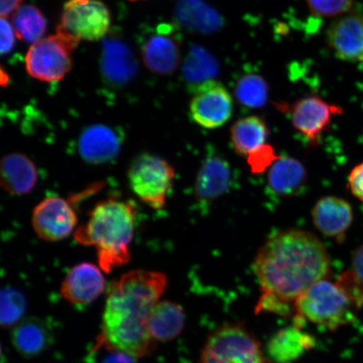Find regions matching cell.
<instances>
[{"label":"cell","mask_w":363,"mask_h":363,"mask_svg":"<svg viewBox=\"0 0 363 363\" xmlns=\"http://www.w3.org/2000/svg\"><path fill=\"white\" fill-rule=\"evenodd\" d=\"M253 269L260 284L257 314L294 316L301 295L313 284L329 279L330 260L320 240L307 230L278 231L257 253Z\"/></svg>","instance_id":"cell-1"},{"label":"cell","mask_w":363,"mask_h":363,"mask_svg":"<svg viewBox=\"0 0 363 363\" xmlns=\"http://www.w3.org/2000/svg\"><path fill=\"white\" fill-rule=\"evenodd\" d=\"M167 285L162 272L143 269L126 272L113 281L108 289L98 340L135 359L148 355L155 343L148 333V319Z\"/></svg>","instance_id":"cell-2"},{"label":"cell","mask_w":363,"mask_h":363,"mask_svg":"<svg viewBox=\"0 0 363 363\" xmlns=\"http://www.w3.org/2000/svg\"><path fill=\"white\" fill-rule=\"evenodd\" d=\"M135 221L133 204L104 199L95 204L87 222L75 230L74 238L84 246L96 248L99 267L108 274L129 262Z\"/></svg>","instance_id":"cell-3"},{"label":"cell","mask_w":363,"mask_h":363,"mask_svg":"<svg viewBox=\"0 0 363 363\" xmlns=\"http://www.w3.org/2000/svg\"><path fill=\"white\" fill-rule=\"evenodd\" d=\"M357 310L337 284L329 279L321 280L297 299L294 325L303 328L310 322L325 330H335L355 321Z\"/></svg>","instance_id":"cell-4"},{"label":"cell","mask_w":363,"mask_h":363,"mask_svg":"<svg viewBox=\"0 0 363 363\" xmlns=\"http://www.w3.org/2000/svg\"><path fill=\"white\" fill-rule=\"evenodd\" d=\"M199 363H270L261 344L242 323L220 326L208 335Z\"/></svg>","instance_id":"cell-5"},{"label":"cell","mask_w":363,"mask_h":363,"mask_svg":"<svg viewBox=\"0 0 363 363\" xmlns=\"http://www.w3.org/2000/svg\"><path fill=\"white\" fill-rule=\"evenodd\" d=\"M174 178V167L164 159L149 153L136 157L128 170L131 190L140 201L154 210L165 206Z\"/></svg>","instance_id":"cell-6"},{"label":"cell","mask_w":363,"mask_h":363,"mask_svg":"<svg viewBox=\"0 0 363 363\" xmlns=\"http://www.w3.org/2000/svg\"><path fill=\"white\" fill-rule=\"evenodd\" d=\"M79 40L57 30L31 45L26 58L28 74L44 82L60 81L70 71L71 55Z\"/></svg>","instance_id":"cell-7"},{"label":"cell","mask_w":363,"mask_h":363,"mask_svg":"<svg viewBox=\"0 0 363 363\" xmlns=\"http://www.w3.org/2000/svg\"><path fill=\"white\" fill-rule=\"evenodd\" d=\"M275 106L289 116L294 129L311 147L319 145L322 135L329 128L333 118L343 113L342 107L326 102L317 95H308L291 104L277 103Z\"/></svg>","instance_id":"cell-8"},{"label":"cell","mask_w":363,"mask_h":363,"mask_svg":"<svg viewBox=\"0 0 363 363\" xmlns=\"http://www.w3.org/2000/svg\"><path fill=\"white\" fill-rule=\"evenodd\" d=\"M193 91L190 116L199 126L206 129L220 128L233 117V96L220 82H204Z\"/></svg>","instance_id":"cell-9"},{"label":"cell","mask_w":363,"mask_h":363,"mask_svg":"<svg viewBox=\"0 0 363 363\" xmlns=\"http://www.w3.org/2000/svg\"><path fill=\"white\" fill-rule=\"evenodd\" d=\"M110 24V12L102 2L89 0L81 4L71 0L63 10L57 30L79 40H99L106 36Z\"/></svg>","instance_id":"cell-10"},{"label":"cell","mask_w":363,"mask_h":363,"mask_svg":"<svg viewBox=\"0 0 363 363\" xmlns=\"http://www.w3.org/2000/svg\"><path fill=\"white\" fill-rule=\"evenodd\" d=\"M31 223L40 239L54 242L69 237L78 219L70 202L58 196H49L35 207Z\"/></svg>","instance_id":"cell-11"},{"label":"cell","mask_w":363,"mask_h":363,"mask_svg":"<svg viewBox=\"0 0 363 363\" xmlns=\"http://www.w3.org/2000/svg\"><path fill=\"white\" fill-rule=\"evenodd\" d=\"M145 65L159 75L172 74L181 60L180 42L170 24L157 26L155 31L144 40L142 47Z\"/></svg>","instance_id":"cell-12"},{"label":"cell","mask_w":363,"mask_h":363,"mask_svg":"<svg viewBox=\"0 0 363 363\" xmlns=\"http://www.w3.org/2000/svg\"><path fill=\"white\" fill-rule=\"evenodd\" d=\"M328 43L335 57L344 62H363V13H345L331 23Z\"/></svg>","instance_id":"cell-13"},{"label":"cell","mask_w":363,"mask_h":363,"mask_svg":"<svg viewBox=\"0 0 363 363\" xmlns=\"http://www.w3.org/2000/svg\"><path fill=\"white\" fill-rule=\"evenodd\" d=\"M101 267L82 262L68 271L61 286V295L74 306H84L96 301L106 289Z\"/></svg>","instance_id":"cell-14"},{"label":"cell","mask_w":363,"mask_h":363,"mask_svg":"<svg viewBox=\"0 0 363 363\" xmlns=\"http://www.w3.org/2000/svg\"><path fill=\"white\" fill-rule=\"evenodd\" d=\"M138 72V63L128 44L115 35L104 39L101 72L108 84L121 87L133 81Z\"/></svg>","instance_id":"cell-15"},{"label":"cell","mask_w":363,"mask_h":363,"mask_svg":"<svg viewBox=\"0 0 363 363\" xmlns=\"http://www.w3.org/2000/svg\"><path fill=\"white\" fill-rule=\"evenodd\" d=\"M314 225L325 237L342 242L352 224L351 204L343 199L326 196L318 201L312 210Z\"/></svg>","instance_id":"cell-16"},{"label":"cell","mask_w":363,"mask_h":363,"mask_svg":"<svg viewBox=\"0 0 363 363\" xmlns=\"http://www.w3.org/2000/svg\"><path fill=\"white\" fill-rule=\"evenodd\" d=\"M230 182L229 162L219 155H208L195 179L194 196L201 203L213 202L228 191Z\"/></svg>","instance_id":"cell-17"},{"label":"cell","mask_w":363,"mask_h":363,"mask_svg":"<svg viewBox=\"0 0 363 363\" xmlns=\"http://www.w3.org/2000/svg\"><path fill=\"white\" fill-rule=\"evenodd\" d=\"M121 138L115 129L104 125H94L80 135L79 149L84 160L102 164L113 160L120 152Z\"/></svg>","instance_id":"cell-18"},{"label":"cell","mask_w":363,"mask_h":363,"mask_svg":"<svg viewBox=\"0 0 363 363\" xmlns=\"http://www.w3.org/2000/svg\"><path fill=\"white\" fill-rule=\"evenodd\" d=\"M315 339L301 328L293 325L272 335L266 350L274 363H294L315 347Z\"/></svg>","instance_id":"cell-19"},{"label":"cell","mask_w":363,"mask_h":363,"mask_svg":"<svg viewBox=\"0 0 363 363\" xmlns=\"http://www.w3.org/2000/svg\"><path fill=\"white\" fill-rule=\"evenodd\" d=\"M0 174L3 189L13 195L28 194L38 180L34 162L21 153L9 154L2 159Z\"/></svg>","instance_id":"cell-20"},{"label":"cell","mask_w":363,"mask_h":363,"mask_svg":"<svg viewBox=\"0 0 363 363\" xmlns=\"http://www.w3.org/2000/svg\"><path fill=\"white\" fill-rule=\"evenodd\" d=\"M11 338L13 347L22 356L34 357L51 346L53 333L48 322L38 318H28L13 328Z\"/></svg>","instance_id":"cell-21"},{"label":"cell","mask_w":363,"mask_h":363,"mask_svg":"<svg viewBox=\"0 0 363 363\" xmlns=\"http://www.w3.org/2000/svg\"><path fill=\"white\" fill-rule=\"evenodd\" d=\"M308 174L302 162L291 157H279L270 167L267 182L277 195L293 196L305 187Z\"/></svg>","instance_id":"cell-22"},{"label":"cell","mask_w":363,"mask_h":363,"mask_svg":"<svg viewBox=\"0 0 363 363\" xmlns=\"http://www.w3.org/2000/svg\"><path fill=\"white\" fill-rule=\"evenodd\" d=\"M185 315L183 308L171 301H160L150 315L147 330L154 342H169L184 330Z\"/></svg>","instance_id":"cell-23"},{"label":"cell","mask_w":363,"mask_h":363,"mask_svg":"<svg viewBox=\"0 0 363 363\" xmlns=\"http://www.w3.org/2000/svg\"><path fill=\"white\" fill-rule=\"evenodd\" d=\"M230 140L235 152L248 157L265 146L269 131L266 122L259 116H247L231 126Z\"/></svg>","instance_id":"cell-24"},{"label":"cell","mask_w":363,"mask_h":363,"mask_svg":"<svg viewBox=\"0 0 363 363\" xmlns=\"http://www.w3.org/2000/svg\"><path fill=\"white\" fill-rule=\"evenodd\" d=\"M234 93L240 106L259 108L269 101V86L260 74L248 72L238 80Z\"/></svg>","instance_id":"cell-25"},{"label":"cell","mask_w":363,"mask_h":363,"mask_svg":"<svg viewBox=\"0 0 363 363\" xmlns=\"http://www.w3.org/2000/svg\"><path fill=\"white\" fill-rule=\"evenodd\" d=\"M16 35L28 43L40 40L47 30V21L43 13L33 6H24L18 9L13 18Z\"/></svg>","instance_id":"cell-26"},{"label":"cell","mask_w":363,"mask_h":363,"mask_svg":"<svg viewBox=\"0 0 363 363\" xmlns=\"http://www.w3.org/2000/svg\"><path fill=\"white\" fill-rule=\"evenodd\" d=\"M215 72V63L210 61L207 52L199 48L194 47L190 50L184 62L183 74L192 89L204 82L211 80V74H214Z\"/></svg>","instance_id":"cell-27"},{"label":"cell","mask_w":363,"mask_h":363,"mask_svg":"<svg viewBox=\"0 0 363 363\" xmlns=\"http://www.w3.org/2000/svg\"><path fill=\"white\" fill-rule=\"evenodd\" d=\"M26 301L24 295L13 289H4L1 293V325L10 328L24 314Z\"/></svg>","instance_id":"cell-28"},{"label":"cell","mask_w":363,"mask_h":363,"mask_svg":"<svg viewBox=\"0 0 363 363\" xmlns=\"http://www.w3.org/2000/svg\"><path fill=\"white\" fill-rule=\"evenodd\" d=\"M308 10L318 17L345 15L351 10L353 0H306Z\"/></svg>","instance_id":"cell-29"},{"label":"cell","mask_w":363,"mask_h":363,"mask_svg":"<svg viewBox=\"0 0 363 363\" xmlns=\"http://www.w3.org/2000/svg\"><path fill=\"white\" fill-rule=\"evenodd\" d=\"M357 310L363 307V281L352 270L343 272L335 283Z\"/></svg>","instance_id":"cell-30"},{"label":"cell","mask_w":363,"mask_h":363,"mask_svg":"<svg viewBox=\"0 0 363 363\" xmlns=\"http://www.w3.org/2000/svg\"><path fill=\"white\" fill-rule=\"evenodd\" d=\"M89 357L91 363H135V358L99 340H97Z\"/></svg>","instance_id":"cell-31"},{"label":"cell","mask_w":363,"mask_h":363,"mask_svg":"<svg viewBox=\"0 0 363 363\" xmlns=\"http://www.w3.org/2000/svg\"><path fill=\"white\" fill-rule=\"evenodd\" d=\"M279 157L275 155L274 149L269 145H265L253 152L248 158V163L254 172H261L274 164Z\"/></svg>","instance_id":"cell-32"},{"label":"cell","mask_w":363,"mask_h":363,"mask_svg":"<svg viewBox=\"0 0 363 363\" xmlns=\"http://www.w3.org/2000/svg\"><path fill=\"white\" fill-rule=\"evenodd\" d=\"M0 30H1V54H7L12 51L13 45L16 43V34L13 31L11 23L4 17H1V25H0Z\"/></svg>","instance_id":"cell-33"},{"label":"cell","mask_w":363,"mask_h":363,"mask_svg":"<svg viewBox=\"0 0 363 363\" xmlns=\"http://www.w3.org/2000/svg\"><path fill=\"white\" fill-rule=\"evenodd\" d=\"M348 184L354 196L363 202V162L352 170Z\"/></svg>","instance_id":"cell-34"},{"label":"cell","mask_w":363,"mask_h":363,"mask_svg":"<svg viewBox=\"0 0 363 363\" xmlns=\"http://www.w3.org/2000/svg\"><path fill=\"white\" fill-rule=\"evenodd\" d=\"M352 271L363 281V245L354 252L352 258Z\"/></svg>","instance_id":"cell-35"},{"label":"cell","mask_w":363,"mask_h":363,"mask_svg":"<svg viewBox=\"0 0 363 363\" xmlns=\"http://www.w3.org/2000/svg\"><path fill=\"white\" fill-rule=\"evenodd\" d=\"M21 0H1L0 4V13L2 17H7L11 15L13 11H18Z\"/></svg>","instance_id":"cell-36"},{"label":"cell","mask_w":363,"mask_h":363,"mask_svg":"<svg viewBox=\"0 0 363 363\" xmlns=\"http://www.w3.org/2000/svg\"><path fill=\"white\" fill-rule=\"evenodd\" d=\"M74 1L78 2V3H81V4H84L86 2L89 1V0H74Z\"/></svg>","instance_id":"cell-37"},{"label":"cell","mask_w":363,"mask_h":363,"mask_svg":"<svg viewBox=\"0 0 363 363\" xmlns=\"http://www.w3.org/2000/svg\"><path fill=\"white\" fill-rule=\"evenodd\" d=\"M131 1H135V0H131Z\"/></svg>","instance_id":"cell-38"}]
</instances>
